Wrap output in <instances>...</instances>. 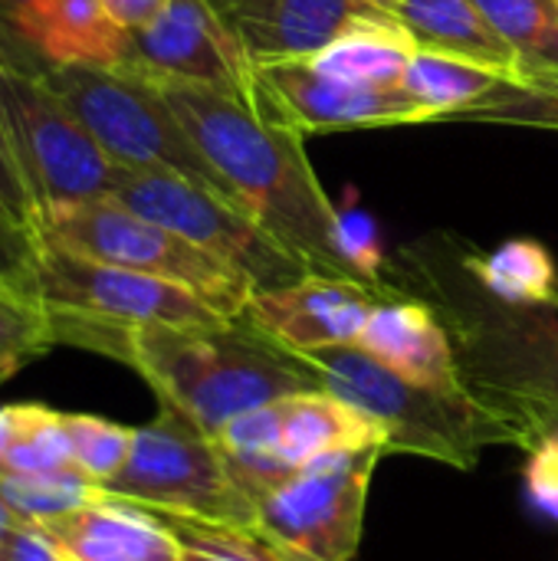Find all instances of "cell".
<instances>
[{
    "label": "cell",
    "instance_id": "cell-1",
    "mask_svg": "<svg viewBox=\"0 0 558 561\" xmlns=\"http://www.w3.org/2000/svg\"><path fill=\"white\" fill-rule=\"evenodd\" d=\"M56 345H76L138 371L164 408L181 411L210 440L243 411L303 391H322L303 358L247 316L217 325H109L49 316Z\"/></svg>",
    "mask_w": 558,
    "mask_h": 561
},
{
    "label": "cell",
    "instance_id": "cell-2",
    "mask_svg": "<svg viewBox=\"0 0 558 561\" xmlns=\"http://www.w3.org/2000/svg\"><path fill=\"white\" fill-rule=\"evenodd\" d=\"M191 141L227 181L234 197L309 273L352 276L339 250V207L322 191L299 131L253 102L194 82H158Z\"/></svg>",
    "mask_w": 558,
    "mask_h": 561
},
{
    "label": "cell",
    "instance_id": "cell-3",
    "mask_svg": "<svg viewBox=\"0 0 558 561\" xmlns=\"http://www.w3.org/2000/svg\"><path fill=\"white\" fill-rule=\"evenodd\" d=\"M388 283L447 325L467 391L493 408L558 411V296L506 302L460 263L457 237H424L388 263Z\"/></svg>",
    "mask_w": 558,
    "mask_h": 561
},
{
    "label": "cell",
    "instance_id": "cell-4",
    "mask_svg": "<svg viewBox=\"0 0 558 561\" xmlns=\"http://www.w3.org/2000/svg\"><path fill=\"white\" fill-rule=\"evenodd\" d=\"M322 391L339 394L385 431V454H414L457 470H477L483 447L529 450L536 434L520 411L493 408L470 391L441 394L385 368L362 345L296 352Z\"/></svg>",
    "mask_w": 558,
    "mask_h": 561
},
{
    "label": "cell",
    "instance_id": "cell-5",
    "mask_svg": "<svg viewBox=\"0 0 558 561\" xmlns=\"http://www.w3.org/2000/svg\"><path fill=\"white\" fill-rule=\"evenodd\" d=\"M39 237L79 256L174 283L230 322L247 312L253 296V283L240 270L194 247L181 233L135 214L115 197L69 204L43 214Z\"/></svg>",
    "mask_w": 558,
    "mask_h": 561
},
{
    "label": "cell",
    "instance_id": "cell-6",
    "mask_svg": "<svg viewBox=\"0 0 558 561\" xmlns=\"http://www.w3.org/2000/svg\"><path fill=\"white\" fill-rule=\"evenodd\" d=\"M43 82L118 168L178 171L237 201L227 181L191 141L158 82L138 72L99 66H49Z\"/></svg>",
    "mask_w": 558,
    "mask_h": 561
},
{
    "label": "cell",
    "instance_id": "cell-7",
    "mask_svg": "<svg viewBox=\"0 0 558 561\" xmlns=\"http://www.w3.org/2000/svg\"><path fill=\"white\" fill-rule=\"evenodd\" d=\"M99 493L151 513H181L237 529L260 526L253 500L230 477L217 444L164 404L151 424L135 427L128 460Z\"/></svg>",
    "mask_w": 558,
    "mask_h": 561
},
{
    "label": "cell",
    "instance_id": "cell-8",
    "mask_svg": "<svg viewBox=\"0 0 558 561\" xmlns=\"http://www.w3.org/2000/svg\"><path fill=\"white\" fill-rule=\"evenodd\" d=\"M112 197L230 263L253 283V289H280L309 273L306 263L289 253L243 204L178 171L118 168Z\"/></svg>",
    "mask_w": 558,
    "mask_h": 561
},
{
    "label": "cell",
    "instance_id": "cell-9",
    "mask_svg": "<svg viewBox=\"0 0 558 561\" xmlns=\"http://www.w3.org/2000/svg\"><path fill=\"white\" fill-rule=\"evenodd\" d=\"M0 108L20 171L39 207V220L69 204L112 197L118 164L43 82V76L0 66Z\"/></svg>",
    "mask_w": 558,
    "mask_h": 561
},
{
    "label": "cell",
    "instance_id": "cell-10",
    "mask_svg": "<svg viewBox=\"0 0 558 561\" xmlns=\"http://www.w3.org/2000/svg\"><path fill=\"white\" fill-rule=\"evenodd\" d=\"M382 457L385 447L312 460L253 503L260 529L299 561H352Z\"/></svg>",
    "mask_w": 558,
    "mask_h": 561
},
{
    "label": "cell",
    "instance_id": "cell-11",
    "mask_svg": "<svg viewBox=\"0 0 558 561\" xmlns=\"http://www.w3.org/2000/svg\"><path fill=\"white\" fill-rule=\"evenodd\" d=\"M39 302L49 316L109 322V325L230 322L217 316L204 299H197L194 293L174 283L79 256L49 240H43V260H39Z\"/></svg>",
    "mask_w": 558,
    "mask_h": 561
},
{
    "label": "cell",
    "instance_id": "cell-12",
    "mask_svg": "<svg viewBox=\"0 0 558 561\" xmlns=\"http://www.w3.org/2000/svg\"><path fill=\"white\" fill-rule=\"evenodd\" d=\"M122 69L151 82H194L257 102V66L207 0H171L151 26L132 33Z\"/></svg>",
    "mask_w": 558,
    "mask_h": 561
},
{
    "label": "cell",
    "instance_id": "cell-13",
    "mask_svg": "<svg viewBox=\"0 0 558 561\" xmlns=\"http://www.w3.org/2000/svg\"><path fill=\"white\" fill-rule=\"evenodd\" d=\"M253 105L299 135L431 122L405 85L345 82L316 69L309 59L260 62Z\"/></svg>",
    "mask_w": 558,
    "mask_h": 561
},
{
    "label": "cell",
    "instance_id": "cell-14",
    "mask_svg": "<svg viewBox=\"0 0 558 561\" xmlns=\"http://www.w3.org/2000/svg\"><path fill=\"white\" fill-rule=\"evenodd\" d=\"M382 299L388 296L358 279L306 273L280 289H253L243 316L289 352H319L358 342Z\"/></svg>",
    "mask_w": 558,
    "mask_h": 561
},
{
    "label": "cell",
    "instance_id": "cell-15",
    "mask_svg": "<svg viewBox=\"0 0 558 561\" xmlns=\"http://www.w3.org/2000/svg\"><path fill=\"white\" fill-rule=\"evenodd\" d=\"M382 13L391 10L375 0H240L224 23L260 66L316 56L355 20Z\"/></svg>",
    "mask_w": 558,
    "mask_h": 561
},
{
    "label": "cell",
    "instance_id": "cell-16",
    "mask_svg": "<svg viewBox=\"0 0 558 561\" xmlns=\"http://www.w3.org/2000/svg\"><path fill=\"white\" fill-rule=\"evenodd\" d=\"M372 358H378L395 375L408 378L411 385L441 391V394H464L467 385L457 371L454 345L441 316L418 296H388L368 316L358 342Z\"/></svg>",
    "mask_w": 558,
    "mask_h": 561
},
{
    "label": "cell",
    "instance_id": "cell-17",
    "mask_svg": "<svg viewBox=\"0 0 558 561\" xmlns=\"http://www.w3.org/2000/svg\"><path fill=\"white\" fill-rule=\"evenodd\" d=\"M39 529L69 561H184L181 542L161 519L105 493Z\"/></svg>",
    "mask_w": 558,
    "mask_h": 561
},
{
    "label": "cell",
    "instance_id": "cell-18",
    "mask_svg": "<svg viewBox=\"0 0 558 561\" xmlns=\"http://www.w3.org/2000/svg\"><path fill=\"white\" fill-rule=\"evenodd\" d=\"M10 36L49 66L122 69L132 33L99 0H30L10 23Z\"/></svg>",
    "mask_w": 558,
    "mask_h": 561
},
{
    "label": "cell",
    "instance_id": "cell-19",
    "mask_svg": "<svg viewBox=\"0 0 558 561\" xmlns=\"http://www.w3.org/2000/svg\"><path fill=\"white\" fill-rule=\"evenodd\" d=\"M280 411H283V460L293 470H303L319 457L385 447L382 424L332 391L289 394L280 401Z\"/></svg>",
    "mask_w": 558,
    "mask_h": 561
},
{
    "label": "cell",
    "instance_id": "cell-20",
    "mask_svg": "<svg viewBox=\"0 0 558 561\" xmlns=\"http://www.w3.org/2000/svg\"><path fill=\"white\" fill-rule=\"evenodd\" d=\"M421 49L460 56L503 76H520V59L477 0H398L388 7Z\"/></svg>",
    "mask_w": 558,
    "mask_h": 561
},
{
    "label": "cell",
    "instance_id": "cell-21",
    "mask_svg": "<svg viewBox=\"0 0 558 561\" xmlns=\"http://www.w3.org/2000/svg\"><path fill=\"white\" fill-rule=\"evenodd\" d=\"M418 53L414 36L398 23L395 13L362 16L342 36H335L316 56H306L316 69L358 82V85H401Z\"/></svg>",
    "mask_w": 558,
    "mask_h": 561
},
{
    "label": "cell",
    "instance_id": "cell-22",
    "mask_svg": "<svg viewBox=\"0 0 558 561\" xmlns=\"http://www.w3.org/2000/svg\"><path fill=\"white\" fill-rule=\"evenodd\" d=\"M460 263L470 276L506 302H549L558 296V266L539 240H506L493 253H480L457 240Z\"/></svg>",
    "mask_w": 558,
    "mask_h": 561
},
{
    "label": "cell",
    "instance_id": "cell-23",
    "mask_svg": "<svg viewBox=\"0 0 558 561\" xmlns=\"http://www.w3.org/2000/svg\"><path fill=\"white\" fill-rule=\"evenodd\" d=\"M76 467L66 414L43 404L0 408V477L56 473Z\"/></svg>",
    "mask_w": 558,
    "mask_h": 561
},
{
    "label": "cell",
    "instance_id": "cell-24",
    "mask_svg": "<svg viewBox=\"0 0 558 561\" xmlns=\"http://www.w3.org/2000/svg\"><path fill=\"white\" fill-rule=\"evenodd\" d=\"M503 79H510V76H503L490 66L418 46L401 85L428 112L431 122H441V118H454L457 112L480 102Z\"/></svg>",
    "mask_w": 558,
    "mask_h": 561
},
{
    "label": "cell",
    "instance_id": "cell-25",
    "mask_svg": "<svg viewBox=\"0 0 558 561\" xmlns=\"http://www.w3.org/2000/svg\"><path fill=\"white\" fill-rule=\"evenodd\" d=\"M447 122L558 131V69H523Z\"/></svg>",
    "mask_w": 558,
    "mask_h": 561
},
{
    "label": "cell",
    "instance_id": "cell-26",
    "mask_svg": "<svg viewBox=\"0 0 558 561\" xmlns=\"http://www.w3.org/2000/svg\"><path fill=\"white\" fill-rule=\"evenodd\" d=\"M523 69H558V0H477Z\"/></svg>",
    "mask_w": 558,
    "mask_h": 561
},
{
    "label": "cell",
    "instance_id": "cell-27",
    "mask_svg": "<svg viewBox=\"0 0 558 561\" xmlns=\"http://www.w3.org/2000/svg\"><path fill=\"white\" fill-rule=\"evenodd\" d=\"M0 496L23 523L43 526L92 503L99 496V486L79 467H66L56 473L0 477Z\"/></svg>",
    "mask_w": 558,
    "mask_h": 561
},
{
    "label": "cell",
    "instance_id": "cell-28",
    "mask_svg": "<svg viewBox=\"0 0 558 561\" xmlns=\"http://www.w3.org/2000/svg\"><path fill=\"white\" fill-rule=\"evenodd\" d=\"M56 345L49 312L23 296L0 289V385Z\"/></svg>",
    "mask_w": 558,
    "mask_h": 561
},
{
    "label": "cell",
    "instance_id": "cell-29",
    "mask_svg": "<svg viewBox=\"0 0 558 561\" xmlns=\"http://www.w3.org/2000/svg\"><path fill=\"white\" fill-rule=\"evenodd\" d=\"M66 431H69V447L76 467L95 483H109L122 463L132 454L135 427H122L115 421L95 417V414H66Z\"/></svg>",
    "mask_w": 558,
    "mask_h": 561
},
{
    "label": "cell",
    "instance_id": "cell-30",
    "mask_svg": "<svg viewBox=\"0 0 558 561\" xmlns=\"http://www.w3.org/2000/svg\"><path fill=\"white\" fill-rule=\"evenodd\" d=\"M43 237L0 204V289L39 302ZM43 306V302H39Z\"/></svg>",
    "mask_w": 558,
    "mask_h": 561
},
{
    "label": "cell",
    "instance_id": "cell-31",
    "mask_svg": "<svg viewBox=\"0 0 558 561\" xmlns=\"http://www.w3.org/2000/svg\"><path fill=\"white\" fill-rule=\"evenodd\" d=\"M0 204L23 224L36 227L39 230V207L33 201V191L20 171V161H16V151H13V141H10V131H7V118H3V108H0Z\"/></svg>",
    "mask_w": 558,
    "mask_h": 561
},
{
    "label": "cell",
    "instance_id": "cell-32",
    "mask_svg": "<svg viewBox=\"0 0 558 561\" xmlns=\"http://www.w3.org/2000/svg\"><path fill=\"white\" fill-rule=\"evenodd\" d=\"M529 467H526V483L533 503L558 516V434H539V440L526 450Z\"/></svg>",
    "mask_w": 558,
    "mask_h": 561
},
{
    "label": "cell",
    "instance_id": "cell-33",
    "mask_svg": "<svg viewBox=\"0 0 558 561\" xmlns=\"http://www.w3.org/2000/svg\"><path fill=\"white\" fill-rule=\"evenodd\" d=\"M0 561H69V559L53 546V539H49L39 526H33V523H20V526L10 533V539H7V546H3V552H0Z\"/></svg>",
    "mask_w": 558,
    "mask_h": 561
},
{
    "label": "cell",
    "instance_id": "cell-34",
    "mask_svg": "<svg viewBox=\"0 0 558 561\" xmlns=\"http://www.w3.org/2000/svg\"><path fill=\"white\" fill-rule=\"evenodd\" d=\"M30 0H0V66H13L20 72H33V76H43L46 66L23 46L10 36V23L13 16L26 7Z\"/></svg>",
    "mask_w": 558,
    "mask_h": 561
},
{
    "label": "cell",
    "instance_id": "cell-35",
    "mask_svg": "<svg viewBox=\"0 0 558 561\" xmlns=\"http://www.w3.org/2000/svg\"><path fill=\"white\" fill-rule=\"evenodd\" d=\"M99 3L122 30L138 33V30L151 26L168 10L171 0H99Z\"/></svg>",
    "mask_w": 558,
    "mask_h": 561
},
{
    "label": "cell",
    "instance_id": "cell-36",
    "mask_svg": "<svg viewBox=\"0 0 558 561\" xmlns=\"http://www.w3.org/2000/svg\"><path fill=\"white\" fill-rule=\"evenodd\" d=\"M506 411H520L533 424L536 440H539V434H558V411H549V408H506Z\"/></svg>",
    "mask_w": 558,
    "mask_h": 561
},
{
    "label": "cell",
    "instance_id": "cell-37",
    "mask_svg": "<svg viewBox=\"0 0 558 561\" xmlns=\"http://www.w3.org/2000/svg\"><path fill=\"white\" fill-rule=\"evenodd\" d=\"M20 523H23V519H20V516L3 503V496H0V552H3V546H7V539H10V533H13Z\"/></svg>",
    "mask_w": 558,
    "mask_h": 561
},
{
    "label": "cell",
    "instance_id": "cell-38",
    "mask_svg": "<svg viewBox=\"0 0 558 561\" xmlns=\"http://www.w3.org/2000/svg\"><path fill=\"white\" fill-rule=\"evenodd\" d=\"M207 3H210V7H214V10H217L220 16H227V13H230V10H234V7H237L240 0H207Z\"/></svg>",
    "mask_w": 558,
    "mask_h": 561
},
{
    "label": "cell",
    "instance_id": "cell-39",
    "mask_svg": "<svg viewBox=\"0 0 558 561\" xmlns=\"http://www.w3.org/2000/svg\"><path fill=\"white\" fill-rule=\"evenodd\" d=\"M375 3H382V7H391V3H398V0H375Z\"/></svg>",
    "mask_w": 558,
    "mask_h": 561
}]
</instances>
